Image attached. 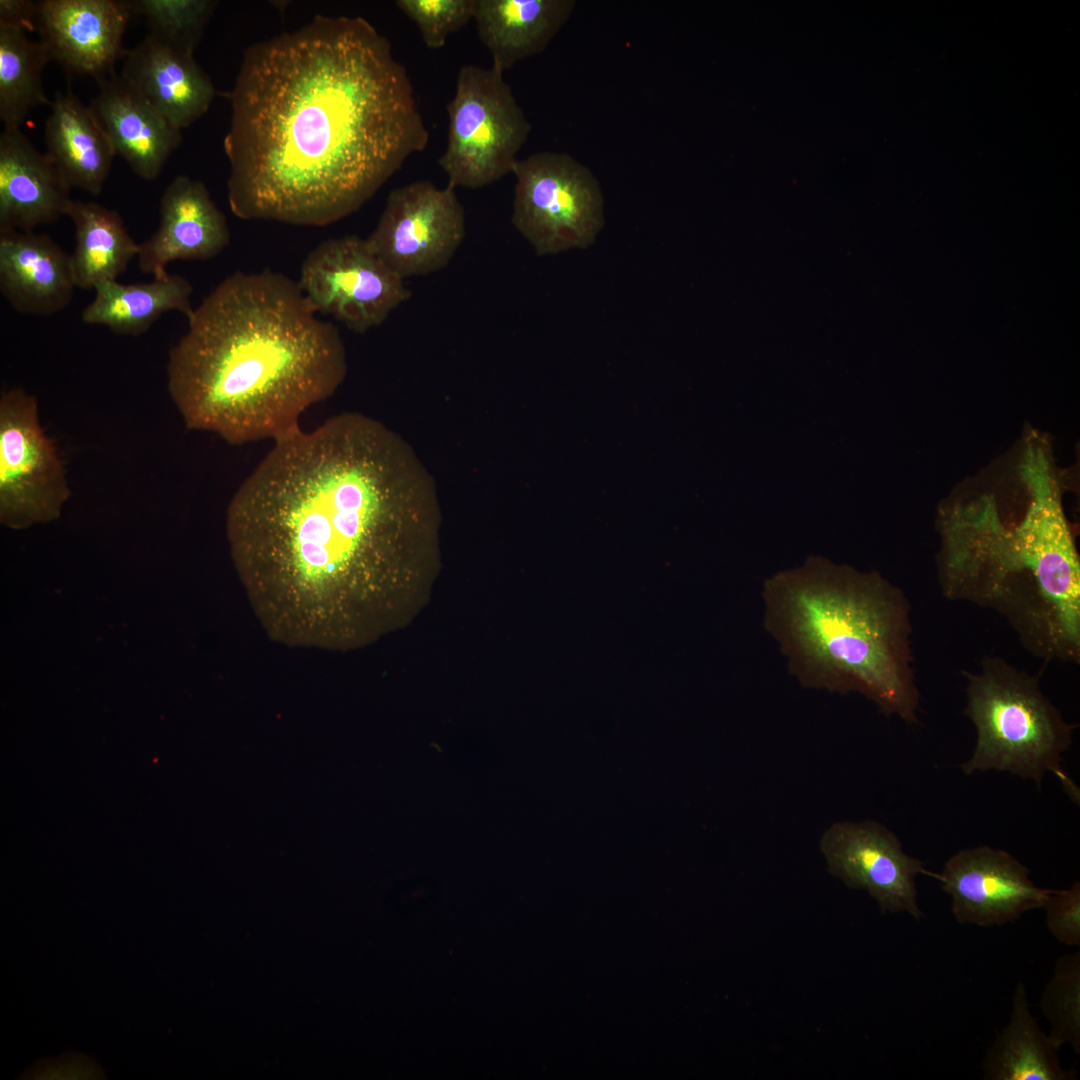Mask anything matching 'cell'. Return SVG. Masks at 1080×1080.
Returning <instances> with one entry per match:
<instances>
[{"mask_svg":"<svg viewBox=\"0 0 1080 1080\" xmlns=\"http://www.w3.org/2000/svg\"><path fill=\"white\" fill-rule=\"evenodd\" d=\"M230 243L224 213L207 187L186 175L176 176L160 200L156 231L139 244L138 266L143 273L162 277L177 260H208Z\"/></svg>","mask_w":1080,"mask_h":1080,"instance_id":"15","label":"cell"},{"mask_svg":"<svg viewBox=\"0 0 1080 1080\" xmlns=\"http://www.w3.org/2000/svg\"><path fill=\"white\" fill-rule=\"evenodd\" d=\"M133 15L144 18L151 37L179 52L193 55L216 1L129 0Z\"/></svg>","mask_w":1080,"mask_h":1080,"instance_id":"26","label":"cell"},{"mask_svg":"<svg viewBox=\"0 0 1080 1080\" xmlns=\"http://www.w3.org/2000/svg\"><path fill=\"white\" fill-rule=\"evenodd\" d=\"M574 0H475L478 38L504 72L543 52L570 19Z\"/></svg>","mask_w":1080,"mask_h":1080,"instance_id":"20","label":"cell"},{"mask_svg":"<svg viewBox=\"0 0 1080 1080\" xmlns=\"http://www.w3.org/2000/svg\"><path fill=\"white\" fill-rule=\"evenodd\" d=\"M89 107L115 154L144 180L158 178L182 141L180 129L151 106L120 74L99 81Z\"/></svg>","mask_w":1080,"mask_h":1080,"instance_id":"17","label":"cell"},{"mask_svg":"<svg viewBox=\"0 0 1080 1080\" xmlns=\"http://www.w3.org/2000/svg\"><path fill=\"white\" fill-rule=\"evenodd\" d=\"M395 4L416 24L425 45L439 49L473 19L475 0H397Z\"/></svg>","mask_w":1080,"mask_h":1080,"instance_id":"28","label":"cell"},{"mask_svg":"<svg viewBox=\"0 0 1080 1080\" xmlns=\"http://www.w3.org/2000/svg\"><path fill=\"white\" fill-rule=\"evenodd\" d=\"M229 99L227 196L244 220L337 222L429 141L405 66L362 17L250 45Z\"/></svg>","mask_w":1080,"mask_h":1080,"instance_id":"2","label":"cell"},{"mask_svg":"<svg viewBox=\"0 0 1080 1080\" xmlns=\"http://www.w3.org/2000/svg\"><path fill=\"white\" fill-rule=\"evenodd\" d=\"M297 282L235 272L187 317L170 349L167 390L187 428L233 445L274 441L347 374L338 328L317 317Z\"/></svg>","mask_w":1080,"mask_h":1080,"instance_id":"3","label":"cell"},{"mask_svg":"<svg viewBox=\"0 0 1080 1080\" xmlns=\"http://www.w3.org/2000/svg\"><path fill=\"white\" fill-rule=\"evenodd\" d=\"M45 121L47 155L66 181L93 195L101 193L116 156L89 105L71 91L57 92Z\"/></svg>","mask_w":1080,"mask_h":1080,"instance_id":"21","label":"cell"},{"mask_svg":"<svg viewBox=\"0 0 1080 1080\" xmlns=\"http://www.w3.org/2000/svg\"><path fill=\"white\" fill-rule=\"evenodd\" d=\"M37 32L51 61L67 72L99 81L115 73L126 49L123 38L133 12L123 0L37 1Z\"/></svg>","mask_w":1080,"mask_h":1080,"instance_id":"14","label":"cell"},{"mask_svg":"<svg viewBox=\"0 0 1080 1080\" xmlns=\"http://www.w3.org/2000/svg\"><path fill=\"white\" fill-rule=\"evenodd\" d=\"M1019 473L1030 502L1013 526L988 496L941 517V588L950 599L998 610L1038 656L1076 661L1079 556L1045 440L1024 442Z\"/></svg>","mask_w":1080,"mask_h":1080,"instance_id":"4","label":"cell"},{"mask_svg":"<svg viewBox=\"0 0 1080 1080\" xmlns=\"http://www.w3.org/2000/svg\"><path fill=\"white\" fill-rule=\"evenodd\" d=\"M120 75L164 118L182 130L209 110L216 90L193 55L150 35L126 51Z\"/></svg>","mask_w":1080,"mask_h":1080,"instance_id":"19","label":"cell"},{"mask_svg":"<svg viewBox=\"0 0 1080 1080\" xmlns=\"http://www.w3.org/2000/svg\"><path fill=\"white\" fill-rule=\"evenodd\" d=\"M297 284L317 313L360 334L411 297L404 280L356 235L318 244L304 259Z\"/></svg>","mask_w":1080,"mask_h":1080,"instance_id":"10","label":"cell"},{"mask_svg":"<svg viewBox=\"0 0 1080 1080\" xmlns=\"http://www.w3.org/2000/svg\"><path fill=\"white\" fill-rule=\"evenodd\" d=\"M437 496L409 443L370 416L341 413L274 441L226 517L232 561L267 635L324 650L354 642Z\"/></svg>","mask_w":1080,"mask_h":1080,"instance_id":"1","label":"cell"},{"mask_svg":"<svg viewBox=\"0 0 1080 1080\" xmlns=\"http://www.w3.org/2000/svg\"><path fill=\"white\" fill-rule=\"evenodd\" d=\"M935 878L951 897L956 921L980 927L1001 926L1043 908L1052 890L1038 887L1013 855L986 845L958 851Z\"/></svg>","mask_w":1080,"mask_h":1080,"instance_id":"13","label":"cell"},{"mask_svg":"<svg viewBox=\"0 0 1080 1080\" xmlns=\"http://www.w3.org/2000/svg\"><path fill=\"white\" fill-rule=\"evenodd\" d=\"M1059 1049L1033 1017L1026 987L1019 981L1008 1023L996 1035L982 1061L985 1080H1072L1074 1069L1061 1065Z\"/></svg>","mask_w":1080,"mask_h":1080,"instance_id":"23","label":"cell"},{"mask_svg":"<svg viewBox=\"0 0 1080 1080\" xmlns=\"http://www.w3.org/2000/svg\"><path fill=\"white\" fill-rule=\"evenodd\" d=\"M94 291L93 300L82 311V321L105 326L118 335L139 336L166 312L177 311L188 317L194 309L193 287L178 274L167 273L134 284L106 281Z\"/></svg>","mask_w":1080,"mask_h":1080,"instance_id":"22","label":"cell"},{"mask_svg":"<svg viewBox=\"0 0 1080 1080\" xmlns=\"http://www.w3.org/2000/svg\"><path fill=\"white\" fill-rule=\"evenodd\" d=\"M762 600L764 628L801 686L859 693L880 713L917 722L910 607L898 587L811 560L769 577Z\"/></svg>","mask_w":1080,"mask_h":1080,"instance_id":"5","label":"cell"},{"mask_svg":"<svg viewBox=\"0 0 1080 1080\" xmlns=\"http://www.w3.org/2000/svg\"><path fill=\"white\" fill-rule=\"evenodd\" d=\"M1040 1008L1047 1019L1048 1036L1061 1047L1070 1045L1080 1054V952L1058 957L1046 983Z\"/></svg>","mask_w":1080,"mask_h":1080,"instance_id":"27","label":"cell"},{"mask_svg":"<svg viewBox=\"0 0 1080 1080\" xmlns=\"http://www.w3.org/2000/svg\"><path fill=\"white\" fill-rule=\"evenodd\" d=\"M71 495L35 396L22 387L0 395V519L11 528L57 519Z\"/></svg>","mask_w":1080,"mask_h":1080,"instance_id":"9","label":"cell"},{"mask_svg":"<svg viewBox=\"0 0 1080 1080\" xmlns=\"http://www.w3.org/2000/svg\"><path fill=\"white\" fill-rule=\"evenodd\" d=\"M72 187L20 128L0 135V230L34 231L66 216Z\"/></svg>","mask_w":1080,"mask_h":1080,"instance_id":"16","label":"cell"},{"mask_svg":"<svg viewBox=\"0 0 1080 1080\" xmlns=\"http://www.w3.org/2000/svg\"><path fill=\"white\" fill-rule=\"evenodd\" d=\"M819 847L828 871L846 886L865 890L885 913H908L916 920L924 914L915 879L927 871L922 861L909 856L901 842L883 824L873 820L839 821L820 838Z\"/></svg>","mask_w":1080,"mask_h":1080,"instance_id":"12","label":"cell"},{"mask_svg":"<svg viewBox=\"0 0 1080 1080\" xmlns=\"http://www.w3.org/2000/svg\"><path fill=\"white\" fill-rule=\"evenodd\" d=\"M76 287L71 255L49 235L0 230V291L15 311L56 314L70 304Z\"/></svg>","mask_w":1080,"mask_h":1080,"instance_id":"18","label":"cell"},{"mask_svg":"<svg viewBox=\"0 0 1080 1080\" xmlns=\"http://www.w3.org/2000/svg\"><path fill=\"white\" fill-rule=\"evenodd\" d=\"M75 230L70 254L76 286L94 289L117 280L137 257L139 244L128 233L120 214L99 203L72 200L67 209Z\"/></svg>","mask_w":1080,"mask_h":1080,"instance_id":"24","label":"cell"},{"mask_svg":"<svg viewBox=\"0 0 1080 1080\" xmlns=\"http://www.w3.org/2000/svg\"><path fill=\"white\" fill-rule=\"evenodd\" d=\"M465 233V212L455 189L420 180L388 194L366 241L381 261L405 280L445 268Z\"/></svg>","mask_w":1080,"mask_h":1080,"instance_id":"11","label":"cell"},{"mask_svg":"<svg viewBox=\"0 0 1080 1080\" xmlns=\"http://www.w3.org/2000/svg\"><path fill=\"white\" fill-rule=\"evenodd\" d=\"M28 31L0 22V119L4 128H21L28 114L51 101L42 74L51 57Z\"/></svg>","mask_w":1080,"mask_h":1080,"instance_id":"25","label":"cell"},{"mask_svg":"<svg viewBox=\"0 0 1080 1080\" xmlns=\"http://www.w3.org/2000/svg\"><path fill=\"white\" fill-rule=\"evenodd\" d=\"M967 678L966 715L977 740L971 757L960 767L966 775L996 770L1030 779L1041 786L1053 773L1070 799L1079 804L1080 790L1062 767L1075 725L1044 696L1038 679L998 657H987Z\"/></svg>","mask_w":1080,"mask_h":1080,"instance_id":"6","label":"cell"},{"mask_svg":"<svg viewBox=\"0 0 1080 1080\" xmlns=\"http://www.w3.org/2000/svg\"><path fill=\"white\" fill-rule=\"evenodd\" d=\"M511 223L538 255L594 243L604 199L592 171L567 153L542 151L518 160Z\"/></svg>","mask_w":1080,"mask_h":1080,"instance_id":"8","label":"cell"},{"mask_svg":"<svg viewBox=\"0 0 1080 1080\" xmlns=\"http://www.w3.org/2000/svg\"><path fill=\"white\" fill-rule=\"evenodd\" d=\"M38 4L30 0H1L0 22L37 31Z\"/></svg>","mask_w":1080,"mask_h":1080,"instance_id":"30","label":"cell"},{"mask_svg":"<svg viewBox=\"0 0 1080 1080\" xmlns=\"http://www.w3.org/2000/svg\"><path fill=\"white\" fill-rule=\"evenodd\" d=\"M1052 936L1069 947L1080 946V883L1067 889H1052L1043 908Z\"/></svg>","mask_w":1080,"mask_h":1080,"instance_id":"29","label":"cell"},{"mask_svg":"<svg viewBox=\"0 0 1080 1080\" xmlns=\"http://www.w3.org/2000/svg\"><path fill=\"white\" fill-rule=\"evenodd\" d=\"M447 112V144L438 164L449 186L483 188L513 173L531 125L502 71L462 66Z\"/></svg>","mask_w":1080,"mask_h":1080,"instance_id":"7","label":"cell"}]
</instances>
